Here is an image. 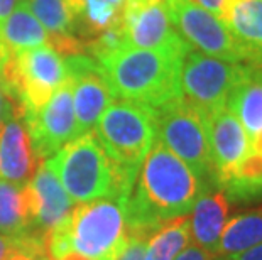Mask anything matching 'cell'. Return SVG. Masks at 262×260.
I'll use <instances>...</instances> for the list:
<instances>
[{
  "label": "cell",
  "instance_id": "6da1fadb",
  "mask_svg": "<svg viewBox=\"0 0 262 260\" xmlns=\"http://www.w3.org/2000/svg\"><path fill=\"white\" fill-rule=\"evenodd\" d=\"M205 190L203 179L156 137L124 204L129 235L147 240L166 221L189 215Z\"/></svg>",
  "mask_w": 262,
  "mask_h": 260
},
{
  "label": "cell",
  "instance_id": "7a4b0ae2",
  "mask_svg": "<svg viewBox=\"0 0 262 260\" xmlns=\"http://www.w3.org/2000/svg\"><path fill=\"white\" fill-rule=\"evenodd\" d=\"M188 51L141 49L120 44L95 59L114 98L156 108L181 97V63Z\"/></svg>",
  "mask_w": 262,
  "mask_h": 260
},
{
  "label": "cell",
  "instance_id": "3957f363",
  "mask_svg": "<svg viewBox=\"0 0 262 260\" xmlns=\"http://www.w3.org/2000/svg\"><path fill=\"white\" fill-rule=\"evenodd\" d=\"M44 162L56 174L73 204L95 200L127 201L139 173L110 157L93 132L75 137Z\"/></svg>",
  "mask_w": 262,
  "mask_h": 260
},
{
  "label": "cell",
  "instance_id": "277c9868",
  "mask_svg": "<svg viewBox=\"0 0 262 260\" xmlns=\"http://www.w3.org/2000/svg\"><path fill=\"white\" fill-rule=\"evenodd\" d=\"M125 201L95 200L78 204L44 235L49 260H117L129 243Z\"/></svg>",
  "mask_w": 262,
  "mask_h": 260
},
{
  "label": "cell",
  "instance_id": "5b68a950",
  "mask_svg": "<svg viewBox=\"0 0 262 260\" xmlns=\"http://www.w3.org/2000/svg\"><path fill=\"white\" fill-rule=\"evenodd\" d=\"M68 80L64 58L53 46H37L0 64V90L22 113L36 112Z\"/></svg>",
  "mask_w": 262,
  "mask_h": 260
},
{
  "label": "cell",
  "instance_id": "8992f818",
  "mask_svg": "<svg viewBox=\"0 0 262 260\" xmlns=\"http://www.w3.org/2000/svg\"><path fill=\"white\" fill-rule=\"evenodd\" d=\"M92 132L114 160L139 169L156 140L154 112L146 105L114 98Z\"/></svg>",
  "mask_w": 262,
  "mask_h": 260
},
{
  "label": "cell",
  "instance_id": "52a82bcc",
  "mask_svg": "<svg viewBox=\"0 0 262 260\" xmlns=\"http://www.w3.org/2000/svg\"><path fill=\"white\" fill-rule=\"evenodd\" d=\"M156 137L200 179L211 181V154L206 115L183 97L152 108Z\"/></svg>",
  "mask_w": 262,
  "mask_h": 260
},
{
  "label": "cell",
  "instance_id": "ba28073f",
  "mask_svg": "<svg viewBox=\"0 0 262 260\" xmlns=\"http://www.w3.org/2000/svg\"><path fill=\"white\" fill-rule=\"evenodd\" d=\"M176 31L189 46L230 63L262 64V53L249 48L224 20L193 0H164Z\"/></svg>",
  "mask_w": 262,
  "mask_h": 260
},
{
  "label": "cell",
  "instance_id": "9c48e42d",
  "mask_svg": "<svg viewBox=\"0 0 262 260\" xmlns=\"http://www.w3.org/2000/svg\"><path fill=\"white\" fill-rule=\"evenodd\" d=\"M254 66L230 63L191 48L181 63V97L210 115L225 107L233 88L247 78Z\"/></svg>",
  "mask_w": 262,
  "mask_h": 260
},
{
  "label": "cell",
  "instance_id": "30bf717a",
  "mask_svg": "<svg viewBox=\"0 0 262 260\" xmlns=\"http://www.w3.org/2000/svg\"><path fill=\"white\" fill-rule=\"evenodd\" d=\"M24 115L32 149L39 162L54 156L63 146L78 137V124L70 78L53 93L46 105Z\"/></svg>",
  "mask_w": 262,
  "mask_h": 260
},
{
  "label": "cell",
  "instance_id": "8fae6325",
  "mask_svg": "<svg viewBox=\"0 0 262 260\" xmlns=\"http://www.w3.org/2000/svg\"><path fill=\"white\" fill-rule=\"evenodd\" d=\"M124 44L141 49H181L191 46L180 36L164 0H125L122 9Z\"/></svg>",
  "mask_w": 262,
  "mask_h": 260
},
{
  "label": "cell",
  "instance_id": "7c38bea8",
  "mask_svg": "<svg viewBox=\"0 0 262 260\" xmlns=\"http://www.w3.org/2000/svg\"><path fill=\"white\" fill-rule=\"evenodd\" d=\"M68 78L73 88V105L78 124V135L92 132L100 115L114 100L102 68L92 56L75 54L64 59Z\"/></svg>",
  "mask_w": 262,
  "mask_h": 260
},
{
  "label": "cell",
  "instance_id": "4fadbf2b",
  "mask_svg": "<svg viewBox=\"0 0 262 260\" xmlns=\"http://www.w3.org/2000/svg\"><path fill=\"white\" fill-rule=\"evenodd\" d=\"M39 164L22 110L7 98L0 122V178L26 186Z\"/></svg>",
  "mask_w": 262,
  "mask_h": 260
},
{
  "label": "cell",
  "instance_id": "5bb4252c",
  "mask_svg": "<svg viewBox=\"0 0 262 260\" xmlns=\"http://www.w3.org/2000/svg\"><path fill=\"white\" fill-rule=\"evenodd\" d=\"M211 154V182L216 186L250 151V137L227 107L206 115Z\"/></svg>",
  "mask_w": 262,
  "mask_h": 260
},
{
  "label": "cell",
  "instance_id": "9a60e30c",
  "mask_svg": "<svg viewBox=\"0 0 262 260\" xmlns=\"http://www.w3.org/2000/svg\"><path fill=\"white\" fill-rule=\"evenodd\" d=\"M26 196L31 213V231L37 235H46L73 209L70 196L44 160L26 184Z\"/></svg>",
  "mask_w": 262,
  "mask_h": 260
},
{
  "label": "cell",
  "instance_id": "2e32d148",
  "mask_svg": "<svg viewBox=\"0 0 262 260\" xmlns=\"http://www.w3.org/2000/svg\"><path fill=\"white\" fill-rule=\"evenodd\" d=\"M230 213V198L220 187L205 190L189 211V233L196 247L216 253Z\"/></svg>",
  "mask_w": 262,
  "mask_h": 260
},
{
  "label": "cell",
  "instance_id": "e0dca14e",
  "mask_svg": "<svg viewBox=\"0 0 262 260\" xmlns=\"http://www.w3.org/2000/svg\"><path fill=\"white\" fill-rule=\"evenodd\" d=\"M51 46V34L31 10L20 4L0 22V64L9 56L37 46Z\"/></svg>",
  "mask_w": 262,
  "mask_h": 260
},
{
  "label": "cell",
  "instance_id": "ac0fdd59",
  "mask_svg": "<svg viewBox=\"0 0 262 260\" xmlns=\"http://www.w3.org/2000/svg\"><path fill=\"white\" fill-rule=\"evenodd\" d=\"M54 37H76L81 31L83 0H22Z\"/></svg>",
  "mask_w": 262,
  "mask_h": 260
},
{
  "label": "cell",
  "instance_id": "d6986e66",
  "mask_svg": "<svg viewBox=\"0 0 262 260\" xmlns=\"http://www.w3.org/2000/svg\"><path fill=\"white\" fill-rule=\"evenodd\" d=\"M225 107L235 115L250 139L262 132V64H255L250 75L233 88Z\"/></svg>",
  "mask_w": 262,
  "mask_h": 260
},
{
  "label": "cell",
  "instance_id": "ffe728a7",
  "mask_svg": "<svg viewBox=\"0 0 262 260\" xmlns=\"http://www.w3.org/2000/svg\"><path fill=\"white\" fill-rule=\"evenodd\" d=\"M262 243V206L228 218L222 231L216 255L228 257Z\"/></svg>",
  "mask_w": 262,
  "mask_h": 260
},
{
  "label": "cell",
  "instance_id": "44dd1931",
  "mask_svg": "<svg viewBox=\"0 0 262 260\" xmlns=\"http://www.w3.org/2000/svg\"><path fill=\"white\" fill-rule=\"evenodd\" d=\"M230 201H254L262 198V154L250 151L227 178L216 184Z\"/></svg>",
  "mask_w": 262,
  "mask_h": 260
},
{
  "label": "cell",
  "instance_id": "7402d4cb",
  "mask_svg": "<svg viewBox=\"0 0 262 260\" xmlns=\"http://www.w3.org/2000/svg\"><path fill=\"white\" fill-rule=\"evenodd\" d=\"M0 233H32L26 186L14 184L2 178H0Z\"/></svg>",
  "mask_w": 262,
  "mask_h": 260
},
{
  "label": "cell",
  "instance_id": "603a6c76",
  "mask_svg": "<svg viewBox=\"0 0 262 260\" xmlns=\"http://www.w3.org/2000/svg\"><path fill=\"white\" fill-rule=\"evenodd\" d=\"M191 242L189 217L166 221L147 239L146 260H174Z\"/></svg>",
  "mask_w": 262,
  "mask_h": 260
},
{
  "label": "cell",
  "instance_id": "cb8c5ba5",
  "mask_svg": "<svg viewBox=\"0 0 262 260\" xmlns=\"http://www.w3.org/2000/svg\"><path fill=\"white\" fill-rule=\"evenodd\" d=\"M227 26L249 48L262 53V0H230Z\"/></svg>",
  "mask_w": 262,
  "mask_h": 260
},
{
  "label": "cell",
  "instance_id": "d4e9b609",
  "mask_svg": "<svg viewBox=\"0 0 262 260\" xmlns=\"http://www.w3.org/2000/svg\"><path fill=\"white\" fill-rule=\"evenodd\" d=\"M14 255H31L37 260H49L44 248V235H0V260Z\"/></svg>",
  "mask_w": 262,
  "mask_h": 260
},
{
  "label": "cell",
  "instance_id": "484cf974",
  "mask_svg": "<svg viewBox=\"0 0 262 260\" xmlns=\"http://www.w3.org/2000/svg\"><path fill=\"white\" fill-rule=\"evenodd\" d=\"M146 247H147L146 239L130 237L125 250L120 253L117 260H146Z\"/></svg>",
  "mask_w": 262,
  "mask_h": 260
},
{
  "label": "cell",
  "instance_id": "4316f807",
  "mask_svg": "<svg viewBox=\"0 0 262 260\" xmlns=\"http://www.w3.org/2000/svg\"><path fill=\"white\" fill-rule=\"evenodd\" d=\"M194 4H198L200 7L206 9L208 12L216 15L220 20H224L227 24V14H228V5L230 0H193Z\"/></svg>",
  "mask_w": 262,
  "mask_h": 260
},
{
  "label": "cell",
  "instance_id": "83f0119b",
  "mask_svg": "<svg viewBox=\"0 0 262 260\" xmlns=\"http://www.w3.org/2000/svg\"><path fill=\"white\" fill-rule=\"evenodd\" d=\"M174 260H222V257L196 245H188Z\"/></svg>",
  "mask_w": 262,
  "mask_h": 260
},
{
  "label": "cell",
  "instance_id": "f1b7e54d",
  "mask_svg": "<svg viewBox=\"0 0 262 260\" xmlns=\"http://www.w3.org/2000/svg\"><path fill=\"white\" fill-rule=\"evenodd\" d=\"M222 260H262V243L254 248H249L245 252L235 253V255L222 257Z\"/></svg>",
  "mask_w": 262,
  "mask_h": 260
},
{
  "label": "cell",
  "instance_id": "f546056e",
  "mask_svg": "<svg viewBox=\"0 0 262 260\" xmlns=\"http://www.w3.org/2000/svg\"><path fill=\"white\" fill-rule=\"evenodd\" d=\"M20 4V0H0V22Z\"/></svg>",
  "mask_w": 262,
  "mask_h": 260
},
{
  "label": "cell",
  "instance_id": "4dcf8cb0",
  "mask_svg": "<svg viewBox=\"0 0 262 260\" xmlns=\"http://www.w3.org/2000/svg\"><path fill=\"white\" fill-rule=\"evenodd\" d=\"M102 2L108 4L110 7H114V9H117V10H122V9H124L125 0H102Z\"/></svg>",
  "mask_w": 262,
  "mask_h": 260
},
{
  "label": "cell",
  "instance_id": "1f68e13d",
  "mask_svg": "<svg viewBox=\"0 0 262 260\" xmlns=\"http://www.w3.org/2000/svg\"><path fill=\"white\" fill-rule=\"evenodd\" d=\"M5 95L2 93V90H0V122H2V113H4V107H5Z\"/></svg>",
  "mask_w": 262,
  "mask_h": 260
},
{
  "label": "cell",
  "instance_id": "d6a6232c",
  "mask_svg": "<svg viewBox=\"0 0 262 260\" xmlns=\"http://www.w3.org/2000/svg\"><path fill=\"white\" fill-rule=\"evenodd\" d=\"M4 260H37L31 255H14V257H9V258H4Z\"/></svg>",
  "mask_w": 262,
  "mask_h": 260
}]
</instances>
